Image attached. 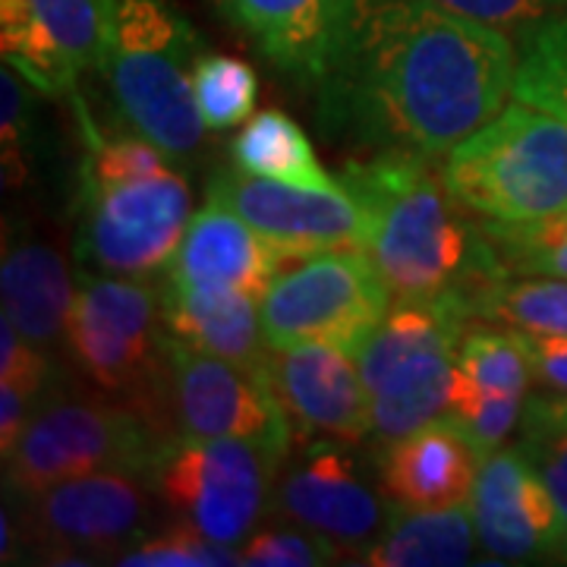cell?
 <instances>
[{
    "mask_svg": "<svg viewBox=\"0 0 567 567\" xmlns=\"http://www.w3.org/2000/svg\"><path fill=\"white\" fill-rule=\"evenodd\" d=\"M454 199L483 221L527 224L567 208V123L514 102L445 155Z\"/></svg>",
    "mask_w": 567,
    "mask_h": 567,
    "instance_id": "obj_5",
    "label": "cell"
},
{
    "mask_svg": "<svg viewBox=\"0 0 567 567\" xmlns=\"http://www.w3.org/2000/svg\"><path fill=\"white\" fill-rule=\"evenodd\" d=\"M391 502L369 486L341 445V439H319L281 466L271 511L293 524L328 536L341 551L363 555L385 533Z\"/></svg>",
    "mask_w": 567,
    "mask_h": 567,
    "instance_id": "obj_15",
    "label": "cell"
},
{
    "mask_svg": "<svg viewBox=\"0 0 567 567\" xmlns=\"http://www.w3.org/2000/svg\"><path fill=\"white\" fill-rule=\"evenodd\" d=\"M365 218V256L394 300H425L461 309L511 275L483 221L454 199L442 162L406 152L353 158L338 174Z\"/></svg>",
    "mask_w": 567,
    "mask_h": 567,
    "instance_id": "obj_2",
    "label": "cell"
},
{
    "mask_svg": "<svg viewBox=\"0 0 567 567\" xmlns=\"http://www.w3.org/2000/svg\"><path fill=\"white\" fill-rule=\"evenodd\" d=\"M287 451L249 439L164 435L145 480L181 524L240 548L271 507Z\"/></svg>",
    "mask_w": 567,
    "mask_h": 567,
    "instance_id": "obj_7",
    "label": "cell"
},
{
    "mask_svg": "<svg viewBox=\"0 0 567 567\" xmlns=\"http://www.w3.org/2000/svg\"><path fill=\"white\" fill-rule=\"evenodd\" d=\"M470 324L461 309L447 303H391L357 353L372 401V439L379 445L410 435L451 410L457 347Z\"/></svg>",
    "mask_w": 567,
    "mask_h": 567,
    "instance_id": "obj_6",
    "label": "cell"
},
{
    "mask_svg": "<svg viewBox=\"0 0 567 567\" xmlns=\"http://www.w3.org/2000/svg\"><path fill=\"white\" fill-rule=\"evenodd\" d=\"M85 158L76 196V259L104 275L155 278L171 268L189 224V183L177 162L140 133L104 140L80 92Z\"/></svg>",
    "mask_w": 567,
    "mask_h": 567,
    "instance_id": "obj_3",
    "label": "cell"
},
{
    "mask_svg": "<svg viewBox=\"0 0 567 567\" xmlns=\"http://www.w3.org/2000/svg\"><path fill=\"white\" fill-rule=\"evenodd\" d=\"M164 284L80 271L63 344L104 391L133 401L155 429L164 375ZM158 432V429H155Z\"/></svg>",
    "mask_w": 567,
    "mask_h": 567,
    "instance_id": "obj_8",
    "label": "cell"
},
{
    "mask_svg": "<svg viewBox=\"0 0 567 567\" xmlns=\"http://www.w3.org/2000/svg\"><path fill=\"white\" fill-rule=\"evenodd\" d=\"M517 41L432 0H357L319 123L369 155L442 162L511 99Z\"/></svg>",
    "mask_w": 567,
    "mask_h": 567,
    "instance_id": "obj_1",
    "label": "cell"
},
{
    "mask_svg": "<svg viewBox=\"0 0 567 567\" xmlns=\"http://www.w3.org/2000/svg\"><path fill=\"white\" fill-rule=\"evenodd\" d=\"M432 3L470 20L495 25L507 35H524L533 25L567 10V0H432Z\"/></svg>",
    "mask_w": 567,
    "mask_h": 567,
    "instance_id": "obj_36",
    "label": "cell"
},
{
    "mask_svg": "<svg viewBox=\"0 0 567 567\" xmlns=\"http://www.w3.org/2000/svg\"><path fill=\"white\" fill-rule=\"evenodd\" d=\"M32 410H35V404L22 394L20 388L0 382V451H3V457L20 442Z\"/></svg>",
    "mask_w": 567,
    "mask_h": 567,
    "instance_id": "obj_38",
    "label": "cell"
},
{
    "mask_svg": "<svg viewBox=\"0 0 567 567\" xmlns=\"http://www.w3.org/2000/svg\"><path fill=\"white\" fill-rule=\"evenodd\" d=\"M275 275L262 293V328L268 347L322 341L360 353L365 338L391 309V287L360 249H331Z\"/></svg>",
    "mask_w": 567,
    "mask_h": 567,
    "instance_id": "obj_9",
    "label": "cell"
},
{
    "mask_svg": "<svg viewBox=\"0 0 567 567\" xmlns=\"http://www.w3.org/2000/svg\"><path fill=\"white\" fill-rule=\"evenodd\" d=\"M230 164L249 177L293 183V186H338L306 136V130L284 111H259L230 140Z\"/></svg>",
    "mask_w": 567,
    "mask_h": 567,
    "instance_id": "obj_24",
    "label": "cell"
},
{
    "mask_svg": "<svg viewBox=\"0 0 567 567\" xmlns=\"http://www.w3.org/2000/svg\"><path fill=\"white\" fill-rule=\"evenodd\" d=\"M284 76L319 89L341 54L357 0H212Z\"/></svg>",
    "mask_w": 567,
    "mask_h": 567,
    "instance_id": "obj_18",
    "label": "cell"
},
{
    "mask_svg": "<svg viewBox=\"0 0 567 567\" xmlns=\"http://www.w3.org/2000/svg\"><path fill=\"white\" fill-rule=\"evenodd\" d=\"M29 82L20 73L3 63L0 76V140H3V174L7 183L20 186L25 181V140L32 123V99Z\"/></svg>",
    "mask_w": 567,
    "mask_h": 567,
    "instance_id": "obj_35",
    "label": "cell"
},
{
    "mask_svg": "<svg viewBox=\"0 0 567 567\" xmlns=\"http://www.w3.org/2000/svg\"><path fill=\"white\" fill-rule=\"evenodd\" d=\"M527 341L511 328H466L457 347V388L480 394H520L533 385Z\"/></svg>",
    "mask_w": 567,
    "mask_h": 567,
    "instance_id": "obj_26",
    "label": "cell"
},
{
    "mask_svg": "<svg viewBox=\"0 0 567 567\" xmlns=\"http://www.w3.org/2000/svg\"><path fill=\"white\" fill-rule=\"evenodd\" d=\"M203 35L167 0H117L114 44L104 63L121 117L174 162L203 152L205 126L196 104Z\"/></svg>",
    "mask_w": 567,
    "mask_h": 567,
    "instance_id": "obj_4",
    "label": "cell"
},
{
    "mask_svg": "<svg viewBox=\"0 0 567 567\" xmlns=\"http://www.w3.org/2000/svg\"><path fill=\"white\" fill-rule=\"evenodd\" d=\"M527 398L520 394H480L454 385V401L445 416L464 435L480 457L492 454L507 442V435L524 420Z\"/></svg>",
    "mask_w": 567,
    "mask_h": 567,
    "instance_id": "obj_32",
    "label": "cell"
},
{
    "mask_svg": "<svg viewBox=\"0 0 567 567\" xmlns=\"http://www.w3.org/2000/svg\"><path fill=\"white\" fill-rule=\"evenodd\" d=\"M480 464V451L447 416H439L416 432L382 445L379 488L391 505L416 511L470 505Z\"/></svg>",
    "mask_w": 567,
    "mask_h": 567,
    "instance_id": "obj_19",
    "label": "cell"
},
{
    "mask_svg": "<svg viewBox=\"0 0 567 567\" xmlns=\"http://www.w3.org/2000/svg\"><path fill=\"white\" fill-rule=\"evenodd\" d=\"M517 447L543 476L567 524V394L561 391L529 394Z\"/></svg>",
    "mask_w": 567,
    "mask_h": 567,
    "instance_id": "obj_28",
    "label": "cell"
},
{
    "mask_svg": "<svg viewBox=\"0 0 567 567\" xmlns=\"http://www.w3.org/2000/svg\"><path fill=\"white\" fill-rule=\"evenodd\" d=\"M473 322L502 324L520 334H567V281L505 275L476 300Z\"/></svg>",
    "mask_w": 567,
    "mask_h": 567,
    "instance_id": "obj_25",
    "label": "cell"
},
{
    "mask_svg": "<svg viewBox=\"0 0 567 567\" xmlns=\"http://www.w3.org/2000/svg\"><path fill=\"white\" fill-rule=\"evenodd\" d=\"M470 507L480 548L498 561H567L565 517L517 445L495 447L483 457Z\"/></svg>",
    "mask_w": 567,
    "mask_h": 567,
    "instance_id": "obj_16",
    "label": "cell"
},
{
    "mask_svg": "<svg viewBox=\"0 0 567 567\" xmlns=\"http://www.w3.org/2000/svg\"><path fill=\"white\" fill-rule=\"evenodd\" d=\"M189 439H249L290 454L293 423L287 420L265 375L224 357L205 353L164 331V375L155 429Z\"/></svg>",
    "mask_w": 567,
    "mask_h": 567,
    "instance_id": "obj_11",
    "label": "cell"
},
{
    "mask_svg": "<svg viewBox=\"0 0 567 567\" xmlns=\"http://www.w3.org/2000/svg\"><path fill=\"white\" fill-rule=\"evenodd\" d=\"M158 442L162 435L130 406L44 398L3 457V480L22 498L102 470L145 473Z\"/></svg>",
    "mask_w": 567,
    "mask_h": 567,
    "instance_id": "obj_10",
    "label": "cell"
},
{
    "mask_svg": "<svg viewBox=\"0 0 567 567\" xmlns=\"http://www.w3.org/2000/svg\"><path fill=\"white\" fill-rule=\"evenodd\" d=\"M284 262L287 259L252 224H246L237 212L224 205L208 203L186 224V234L167 268V278L234 287L262 300L268 284L275 281Z\"/></svg>",
    "mask_w": 567,
    "mask_h": 567,
    "instance_id": "obj_20",
    "label": "cell"
},
{
    "mask_svg": "<svg viewBox=\"0 0 567 567\" xmlns=\"http://www.w3.org/2000/svg\"><path fill=\"white\" fill-rule=\"evenodd\" d=\"M20 536H22V529L13 527L10 507H3V514H0V539H3L0 555H3V565L17 561V555H20Z\"/></svg>",
    "mask_w": 567,
    "mask_h": 567,
    "instance_id": "obj_39",
    "label": "cell"
},
{
    "mask_svg": "<svg viewBox=\"0 0 567 567\" xmlns=\"http://www.w3.org/2000/svg\"><path fill=\"white\" fill-rule=\"evenodd\" d=\"M476 520L473 507H391L385 533L375 546L360 555L363 565L375 567H457L476 558Z\"/></svg>",
    "mask_w": 567,
    "mask_h": 567,
    "instance_id": "obj_23",
    "label": "cell"
},
{
    "mask_svg": "<svg viewBox=\"0 0 567 567\" xmlns=\"http://www.w3.org/2000/svg\"><path fill=\"white\" fill-rule=\"evenodd\" d=\"M208 203L237 212L284 259H303L331 249L365 252V218L347 186H293L249 177L237 167L215 171L205 186Z\"/></svg>",
    "mask_w": 567,
    "mask_h": 567,
    "instance_id": "obj_14",
    "label": "cell"
},
{
    "mask_svg": "<svg viewBox=\"0 0 567 567\" xmlns=\"http://www.w3.org/2000/svg\"><path fill=\"white\" fill-rule=\"evenodd\" d=\"M341 548L316 529L293 524L284 517V524L256 527V533L240 546V565L252 567H319L331 565Z\"/></svg>",
    "mask_w": 567,
    "mask_h": 567,
    "instance_id": "obj_33",
    "label": "cell"
},
{
    "mask_svg": "<svg viewBox=\"0 0 567 567\" xmlns=\"http://www.w3.org/2000/svg\"><path fill=\"white\" fill-rule=\"evenodd\" d=\"M265 379L293 429L360 445L372 435V401L357 357L341 347L306 341L271 347Z\"/></svg>",
    "mask_w": 567,
    "mask_h": 567,
    "instance_id": "obj_17",
    "label": "cell"
},
{
    "mask_svg": "<svg viewBox=\"0 0 567 567\" xmlns=\"http://www.w3.org/2000/svg\"><path fill=\"white\" fill-rule=\"evenodd\" d=\"M152 498L155 492L140 470H102L63 480L22 495V536L54 555L51 561H117L148 536Z\"/></svg>",
    "mask_w": 567,
    "mask_h": 567,
    "instance_id": "obj_12",
    "label": "cell"
},
{
    "mask_svg": "<svg viewBox=\"0 0 567 567\" xmlns=\"http://www.w3.org/2000/svg\"><path fill=\"white\" fill-rule=\"evenodd\" d=\"M164 328L186 344L265 375L271 347L265 341L259 297L218 284H164Z\"/></svg>",
    "mask_w": 567,
    "mask_h": 567,
    "instance_id": "obj_21",
    "label": "cell"
},
{
    "mask_svg": "<svg viewBox=\"0 0 567 567\" xmlns=\"http://www.w3.org/2000/svg\"><path fill=\"white\" fill-rule=\"evenodd\" d=\"M511 99L543 107L567 123V10L517 35Z\"/></svg>",
    "mask_w": 567,
    "mask_h": 567,
    "instance_id": "obj_27",
    "label": "cell"
},
{
    "mask_svg": "<svg viewBox=\"0 0 567 567\" xmlns=\"http://www.w3.org/2000/svg\"><path fill=\"white\" fill-rule=\"evenodd\" d=\"M0 382L20 388L35 406L54 388V365L48 360V350L22 338L10 319H0Z\"/></svg>",
    "mask_w": 567,
    "mask_h": 567,
    "instance_id": "obj_34",
    "label": "cell"
},
{
    "mask_svg": "<svg viewBox=\"0 0 567 567\" xmlns=\"http://www.w3.org/2000/svg\"><path fill=\"white\" fill-rule=\"evenodd\" d=\"M123 567H227L240 565V548L208 539L189 524H174L164 533L145 536L117 558Z\"/></svg>",
    "mask_w": 567,
    "mask_h": 567,
    "instance_id": "obj_31",
    "label": "cell"
},
{
    "mask_svg": "<svg viewBox=\"0 0 567 567\" xmlns=\"http://www.w3.org/2000/svg\"><path fill=\"white\" fill-rule=\"evenodd\" d=\"M117 0H0V48L41 95L73 99L85 70H104Z\"/></svg>",
    "mask_w": 567,
    "mask_h": 567,
    "instance_id": "obj_13",
    "label": "cell"
},
{
    "mask_svg": "<svg viewBox=\"0 0 567 567\" xmlns=\"http://www.w3.org/2000/svg\"><path fill=\"white\" fill-rule=\"evenodd\" d=\"M3 319L17 324L22 338L41 350H54L66 338V319L76 300V284L63 252L39 237L3 240L0 262Z\"/></svg>",
    "mask_w": 567,
    "mask_h": 567,
    "instance_id": "obj_22",
    "label": "cell"
},
{
    "mask_svg": "<svg viewBox=\"0 0 567 567\" xmlns=\"http://www.w3.org/2000/svg\"><path fill=\"white\" fill-rule=\"evenodd\" d=\"M533 379L548 391L567 394V334H524Z\"/></svg>",
    "mask_w": 567,
    "mask_h": 567,
    "instance_id": "obj_37",
    "label": "cell"
},
{
    "mask_svg": "<svg viewBox=\"0 0 567 567\" xmlns=\"http://www.w3.org/2000/svg\"><path fill=\"white\" fill-rule=\"evenodd\" d=\"M196 104L208 133H227L249 121L256 99H259V76L249 63L230 54L205 51L196 63Z\"/></svg>",
    "mask_w": 567,
    "mask_h": 567,
    "instance_id": "obj_30",
    "label": "cell"
},
{
    "mask_svg": "<svg viewBox=\"0 0 567 567\" xmlns=\"http://www.w3.org/2000/svg\"><path fill=\"white\" fill-rule=\"evenodd\" d=\"M483 227L511 275L565 278L567 281V208L558 215L539 218V221H483Z\"/></svg>",
    "mask_w": 567,
    "mask_h": 567,
    "instance_id": "obj_29",
    "label": "cell"
}]
</instances>
